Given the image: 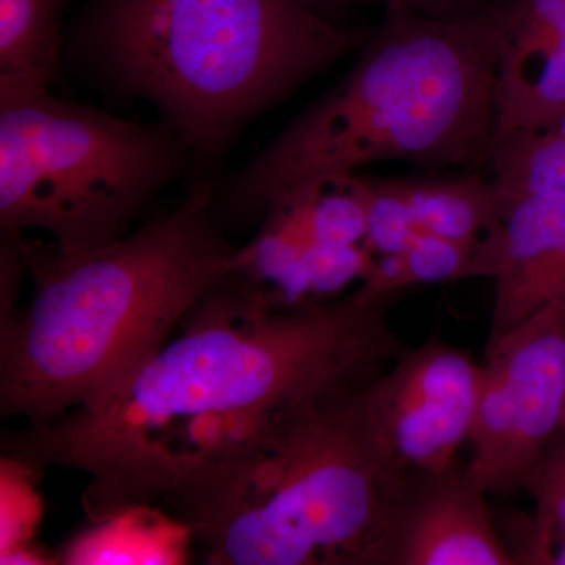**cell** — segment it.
Returning <instances> with one entry per match:
<instances>
[{"label":"cell","instance_id":"13","mask_svg":"<svg viewBox=\"0 0 565 565\" xmlns=\"http://www.w3.org/2000/svg\"><path fill=\"white\" fill-rule=\"evenodd\" d=\"M90 523L63 546L58 564H182L193 539L191 527L154 504L134 505Z\"/></svg>","mask_w":565,"mask_h":565},{"label":"cell","instance_id":"5","mask_svg":"<svg viewBox=\"0 0 565 565\" xmlns=\"http://www.w3.org/2000/svg\"><path fill=\"white\" fill-rule=\"evenodd\" d=\"M370 384V382H367ZM344 386L274 424L170 505L217 565H373L414 473Z\"/></svg>","mask_w":565,"mask_h":565},{"label":"cell","instance_id":"20","mask_svg":"<svg viewBox=\"0 0 565 565\" xmlns=\"http://www.w3.org/2000/svg\"><path fill=\"white\" fill-rule=\"evenodd\" d=\"M531 492L539 503L537 527L526 564H546L553 539L565 541V438Z\"/></svg>","mask_w":565,"mask_h":565},{"label":"cell","instance_id":"6","mask_svg":"<svg viewBox=\"0 0 565 565\" xmlns=\"http://www.w3.org/2000/svg\"><path fill=\"white\" fill-rule=\"evenodd\" d=\"M195 161L162 121L126 120L51 88L0 85V230L62 252L120 239Z\"/></svg>","mask_w":565,"mask_h":565},{"label":"cell","instance_id":"14","mask_svg":"<svg viewBox=\"0 0 565 565\" xmlns=\"http://www.w3.org/2000/svg\"><path fill=\"white\" fill-rule=\"evenodd\" d=\"M403 199L419 233L481 245L503 232V200L492 180L479 174L459 178L388 180Z\"/></svg>","mask_w":565,"mask_h":565},{"label":"cell","instance_id":"16","mask_svg":"<svg viewBox=\"0 0 565 565\" xmlns=\"http://www.w3.org/2000/svg\"><path fill=\"white\" fill-rule=\"evenodd\" d=\"M500 250L501 236L487 244L471 245L419 234L404 250L375 259L360 289L373 296H390L415 285L493 278Z\"/></svg>","mask_w":565,"mask_h":565},{"label":"cell","instance_id":"4","mask_svg":"<svg viewBox=\"0 0 565 565\" xmlns=\"http://www.w3.org/2000/svg\"><path fill=\"white\" fill-rule=\"evenodd\" d=\"M366 40L303 0H88L66 44L93 82L150 104L210 159Z\"/></svg>","mask_w":565,"mask_h":565},{"label":"cell","instance_id":"23","mask_svg":"<svg viewBox=\"0 0 565 565\" xmlns=\"http://www.w3.org/2000/svg\"><path fill=\"white\" fill-rule=\"evenodd\" d=\"M555 303L565 305V267H564L563 277H561L559 288H557V296H556Z\"/></svg>","mask_w":565,"mask_h":565},{"label":"cell","instance_id":"2","mask_svg":"<svg viewBox=\"0 0 565 565\" xmlns=\"http://www.w3.org/2000/svg\"><path fill=\"white\" fill-rule=\"evenodd\" d=\"M214 185L193 182L172 211L114 243L62 252L20 245L32 292L0 327V412L29 426L96 399L159 348L233 274ZM7 236V234H2Z\"/></svg>","mask_w":565,"mask_h":565},{"label":"cell","instance_id":"15","mask_svg":"<svg viewBox=\"0 0 565 565\" xmlns=\"http://www.w3.org/2000/svg\"><path fill=\"white\" fill-rule=\"evenodd\" d=\"M68 0H0V85L51 88L62 70Z\"/></svg>","mask_w":565,"mask_h":565},{"label":"cell","instance_id":"19","mask_svg":"<svg viewBox=\"0 0 565 565\" xmlns=\"http://www.w3.org/2000/svg\"><path fill=\"white\" fill-rule=\"evenodd\" d=\"M367 181H370V196H367V230L364 245L374 255L381 256L404 250L423 233L416 230L403 199L393 191L388 180L367 178Z\"/></svg>","mask_w":565,"mask_h":565},{"label":"cell","instance_id":"3","mask_svg":"<svg viewBox=\"0 0 565 565\" xmlns=\"http://www.w3.org/2000/svg\"><path fill=\"white\" fill-rule=\"evenodd\" d=\"M504 22L505 6L457 18L385 9L343 79L214 188L215 217L248 221L297 182L367 163L484 161Z\"/></svg>","mask_w":565,"mask_h":565},{"label":"cell","instance_id":"21","mask_svg":"<svg viewBox=\"0 0 565 565\" xmlns=\"http://www.w3.org/2000/svg\"><path fill=\"white\" fill-rule=\"evenodd\" d=\"M504 31L565 36V0H515L505 6Z\"/></svg>","mask_w":565,"mask_h":565},{"label":"cell","instance_id":"11","mask_svg":"<svg viewBox=\"0 0 565 565\" xmlns=\"http://www.w3.org/2000/svg\"><path fill=\"white\" fill-rule=\"evenodd\" d=\"M565 267V193L503 200L489 341L555 303Z\"/></svg>","mask_w":565,"mask_h":565},{"label":"cell","instance_id":"17","mask_svg":"<svg viewBox=\"0 0 565 565\" xmlns=\"http://www.w3.org/2000/svg\"><path fill=\"white\" fill-rule=\"evenodd\" d=\"M486 161L501 200L565 193V139L555 129L494 134Z\"/></svg>","mask_w":565,"mask_h":565},{"label":"cell","instance_id":"12","mask_svg":"<svg viewBox=\"0 0 565 565\" xmlns=\"http://www.w3.org/2000/svg\"><path fill=\"white\" fill-rule=\"evenodd\" d=\"M493 109V136L550 129L564 117L565 36L503 32Z\"/></svg>","mask_w":565,"mask_h":565},{"label":"cell","instance_id":"18","mask_svg":"<svg viewBox=\"0 0 565 565\" xmlns=\"http://www.w3.org/2000/svg\"><path fill=\"white\" fill-rule=\"evenodd\" d=\"M2 527H0V564H52L32 544L33 526L40 505L36 503L35 479L40 473L28 465L2 457Z\"/></svg>","mask_w":565,"mask_h":565},{"label":"cell","instance_id":"22","mask_svg":"<svg viewBox=\"0 0 565 565\" xmlns=\"http://www.w3.org/2000/svg\"><path fill=\"white\" fill-rule=\"evenodd\" d=\"M303 2L316 13L330 20H334L337 14L353 7L375 6V3H381L385 9H405L441 18H457L473 13L467 10L470 0H303Z\"/></svg>","mask_w":565,"mask_h":565},{"label":"cell","instance_id":"24","mask_svg":"<svg viewBox=\"0 0 565 565\" xmlns=\"http://www.w3.org/2000/svg\"><path fill=\"white\" fill-rule=\"evenodd\" d=\"M552 129H555V131L559 134V136H563L565 139V115L563 118H561L559 121L556 122L555 126H553Z\"/></svg>","mask_w":565,"mask_h":565},{"label":"cell","instance_id":"9","mask_svg":"<svg viewBox=\"0 0 565 565\" xmlns=\"http://www.w3.org/2000/svg\"><path fill=\"white\" fill-rule=\"evenodd\" d=\"M487 497L456 465L441 475H415L373 565L523 564L501 541Z\"/></svg>","mask_w":565,"mask_h":565},{"label":"cell","instance_id":"10","mask_svg":"<svg viewBox=\"0 0 565 565\" xmlns=\"http://www.w3.org/2000/svg\"><path fill=\"white\" fill-rule=\"evenodd\" d=\"M370 181L359 173H327L297 182L264 211L237 264L245 277L275 288L305 252L364 244Z\"/></svg>","mask_w":565,"mask_h":565},{"label":"cell","instance_id":"8","mask_svg":"<svg viewBox=\"0 0 565 565\" xmlns=\"http://www.w3.org/2000/svg\"><path fill=\"white\" fill-rule=\"evenodd\" d=\"M482 364L438 338L397 356L364 388L367 415L386 448L414 475H441L473 429Z\"/></svg>","mask_w":565,"mask_h":565},{"label":"cell","instance_id":"1","mask_svg":"<svg viewBox=\"0 0 565 565\" xmlns=\"http://www.w3.org/2000/svg\"><path fill=\"white\" fill-rule=\"evenodd\" d=\"M397 294L274 308L230 275L177 332L96 399L11 434L3 457L87 478L90 522L170 503L243 455L282 416L373 381L405 351L388 322Z\"/></svg>","mask_w":565,"mask_h":565},{"label":"cell","instance_id":"7","mask_svg":"<svg viewBox=\"0 0 565 565\" xmlns=\"http://www.w3.org/2000/svg\"><path fill=\"white\" fill-rule=\"evenodd\" d=\"M565 438V305L487 343L465 473L479 489H533Z\"/></svg>","mask_w":565,"mask_h":565}]
</instances>
